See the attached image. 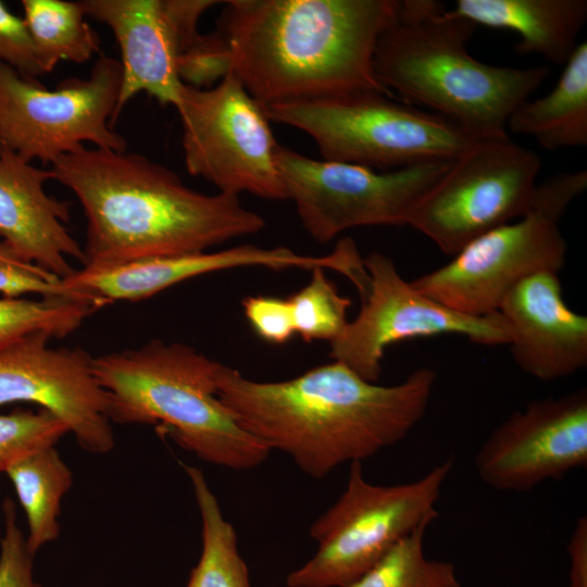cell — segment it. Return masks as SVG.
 <instances>
[{"mask_svg": "<svg viewBox=\"0 0 587 587\" xmlns=\"http://www.w3.org/2000/svg\"><path fill=\"white\" fill-rule=\"evenodd\" d=\"M450 12L476 26L519 34L515 51L565 64L587 20L586 0H458Z\"/></svg>", "mask_w": 587, "mask_h": 587, "instance_id": "20", "label": "cell"}, {"mask_svg": "<svg viewBox=\"0 0 587 587\" xmlns=\"http://www.w3.org/2000/svg\"><path fill=\"white\" fill-rule=\"evenodd\" d=\"M179 114L184 162L189 174L218 192H248L288 200L277 170L276 142L263 108L228 72L210 88L183 84L174 107Z\"/></svg>", "mask_w": 587, "mask_h": 587, "instance_id": "9", "label": "cell"}, {"mask_svg": "<svg viewBox=\"0 0 587 587\" xmlns=\"http://www.w3.org/2000/svg\"><path fill=\"white\" fill-rule=\"evenodd\" d=\"M586 187V170L560 173L539 185H535L528 212L539 213L559 223L571 202Z\"/></svg>", "mask_w": 587, "mask_h": 587, "instance_id": "34", "label": "cell"}, {"mask_svg": "<svg viewBox=\"0 0 587 587\" xmlns=\"http://www.w3.org/2000/svg\"><path fill=\"white\" fill-rule=\"evenodd\" d=\"M369 275L357 317L330 342L329 357L363 379L377 383L386 349L405 339L445 334L484 346H508L510 328L500 312L484 316L458 313L416 290L391 258L372 252L363 259Z\"/></svg>", "mask_w": 587, "mask_h": 587, "instance_id": "12", "label": "cell"}, {"mask_svg": "<svg viewBox=\"0 0 587 587\" xmlns=\"http://www.w3.org/2000/svg\"><path fill=\"white\" fill-rule=\"evenodd\" d=\"M50 165L87 220L83 267L203 252L265 226L238 196L199 192L137 152L84 146Z\"/></svg>", "mask_w": 587, "mask_h": 587, "instance_id": "2", "label": "cell"}, {"mask_svg": "<svg viewBox=\"0 0 587 587\" xmlns=\"http://www.w3.org/2000/svg\"><path fill=\"white\" fill-rule=\"evenodd\" d=\"M498 312L508 322V346L524 373L554 380L586 367L587 317L565 303L558 273L542 271L522 279Z\"/></svg>", "mask_w": 587, "mask_h": 587, "instance_id": "18", "label": "cell"}, {"mask_svg": "<svg viewBox=\"0 0 587 587\" xmlns=\"http://www.w3.org/2000/svg\"><path fill=\"white\" fill-rule=\"evenodd\" d=\"M51 339L37 333L0 350V405L37 404L62 420L85 451L110 452L109 397L93 374V357L79 347L52 348Z\"/></svg>", "mask_w": 587, "mask_h": 587, "instance_id": "15", "label": "cell"}, {"mask_svg": "<svg viewBox=\"0 0 587 587\" xmlns=\"http://www.w3.org/2000/svg\"><path fill=\"white\" fill-rule=\"evenodd\" d=\"M99 307L87 299L53 297L39 300L0 298V350L37 333L65 338Z\"/></svg>", "mask_w": 587, "mask_h": 587, "instance_id": "25", "label": "cell"}, {"mask_svg": "<svg viewBox=\"0 0 587 587\" xmlns=\"http://www.w3.org/2000/svg\"><path fill=\"white\" fill-rule=\"evenodd\" d=\"M0 539H1V534H0Z\"/></svg>", "mask_w": 587, "mask_h": 587, "instance_id": "36", "label": "cell"}, {"mask_svg": "<svg viewBox=\"0 0 587 587\" xmlns=\"http://www.w3.org/2000/svg\"><path fill=\"white\" fill-rule=\"evenodd\" d=\"M263 110L270 121L308 134L323 160L372 170L453 161L486 140L442 115L369 90L276 103Z\"/></svg>", "mask_w": 587, "mask_h": 587, "instance_id": "6", "label": "cell"}, {"mask_svg": "<svg viewBox=\"0 0 587 587\" xmlns=\"http://www.w3.org/2000/svg\"><path fill=\"white\" fill-rule=\"evenodd\" d=\"M218 366L188 345L159 339L92 359L112 423L159 424L204 462L251 470L271 451L220 400Z\"/></svg>", "mask_w": 587, "mask_h": 587, "instance_id": "5", "label": "cell"}, {"mask_svg": "<svg viewBox=\"0 0 587 587\" xmlns=\"http://www.w3.org/2000/svg\"><path fill=\"white\" fill-rule=\"evenodd\" d=\"M566 251L559 223L528 212L475 238L450 262L411 284L458 313L489 315L522 279L542 271L559 273Z\"/></svg>", "mask_w": 587, "mask_h": 587, "instance_id": "13", "label": "cell"}, {"mask_svg": "<svg viewBox=\"0 0 587 587\" xmlns=\"http://www.w3.org/2000/svg\"><path fill=\"white\" fill-rule=\"evenodd\" d=\"M216 32L229 72L262 107L354 91L395 95L373 67L399 0H230Z\"/></svg>", "mask_w": 587, "mask_h": 587, "instance_id": "3", "label": "cell"}, {"mask_svg": "<svg viewBox=\"0 0 587 587\" xmlns=\"http://www.w3.org/2000/svg\"><path fill=\"white\" fill-rule=\"evenodd\" d=\"M51 179L50 168L0 146V236L22 259L63 279L75 271L68 258L83 264L84 251L64 225L70 202L45 190Z\"/></svg>", "mask_w": 587, "mask_h": 587, "instance_id": "19", "label": "cell"}, {"mask_svg": "<svg viewBox=\"0 0 587 587\" xmlns=\"http://www.w3.org/2000/svg\"><path fill=\"white\" fill-rule=\"evenodd\" d=\"M452 161L415 164L378 173L315 160L278 146L276 165L288 200L307 233L320 243L359 226L408 225L415 205Z\"/></svg>", "mask_w": 587, "mask_h": 587, "instance_id": "10", "label": "cell"}, {"mask_svg": "<svg viewBox=\"0 0 587 587\" xmlns=\"http://www.w3.org/2000/svg\"><path fill=\"white\" fill-rule=\"evenodd\" d=\"M484 484L529 491L587 465V391L530 401L486 438L474 458Z\"/></svg>", "mask_w": 587, "mask_h": 587, "instance_id": "14", "label": "cell"}, {"mask_svg": "<svg viewBox=\"0 0 587 587\" xmlns=\"http://www.w3.org/2000/svg\"><path fill=\"white\" fill-rule=\"evenodd\" d=\"M228 72V49L216 30L208 35L199 34L178 58L182 83L195 88H210Z\"/></svg>", "mask_w": 587, "mask_h": 587, "instance_id": "30", "label": "cell"}, {"mask_svg": "<svg viewBox=\"0 0 587 587\" xmlns=\"http://www.w3.org/2000/svg\"><path fill=\"white\" fill-rule=\"evenodd\" d=\"M428 527L400 539L377 563L348 587H461L453 563L426 558Z\"/></svg>", "mask_w": 587, "mask_h": 587, "instance_id": "26", "label": "cell"}, {"mask_svg": "<svg viewBox=\"0 0 587 587\" xmlns=\"http://www.w3.org/2000/svg\"><path fill=\"white\" fill-rule=\"evenodd\" d=\"M27 522L26 545L33 557L59 538L61 501L73 475L55 446L33 452L8 467Z\"/></svg>", "mask_w": 587, "mask_h": 587, "instance_id": "22", "label": "cell"}, {"mask_svg": "<svg viewBox=\"0 0 587 587\" xmlns=\"http://www.w3.org/2000/svg\"><path fill=\"white\" fill-rule=\"evenodd\" d=\"M245 315L259 337L275 345L287 342L295 334L288 299L249 296L242 300Z\"/></svg>", "mask_w": 587, "mask_h": 587, "instance_id": "33", "label": "cell"}, {"mask_svg": "<svg viewBox=\"0 0 587 587\" xmlns=\"http://www.w3.org/2000/svg\"><path fill=\"white\" fill-rule=\"evenodd\" d=\"M23 20L46 65L84 63L100 51V39L80 1L22 0Z\"/></svg>", "mask_w": 587, "mask_h": 587, "instance_id": "24", "label": "cell"}, {"mask_svg": "<svg viewBox=\"0 0 587 587\" xmlns=\"http://www.w3.org/2000/svg\"><path fill=\"white\" fill-rule=\"evenodd\" d=\"M452 466L447 459L416 480L375 485L364 478L361 462H351L345 491L311 525L317 551L288 574L287 587H348L400 539L437 519Z\"/></svg>", "mask_w": 587, "mask_h": 587, "instance_id": "7", "label": "cell"}, {"mask_svg": "<svg viewBox=\"0 0 587 587\" xmlns=\"http://www.w3.org/2000/svg\"><path fill=\"white\" fill-rule=\"evenodd\" d=\"M87 16L105 24L121 52L122 87L112 125L124 107L146 92L175 107L183 83L182 51L200 34L201 15L212 0H80Z\"/></svg>", "mask_w": 587, "mask_h": 587, "instance_id": "16", "label": "cell"}, {"mask_svg": "<svg viewBox=\"0 0 587 587\" xmlns=\"http://www.w3.org/2000/svg\"><path fill=\"white\" fill-rule=\"evenodd\" d=\"M201 517L202 550L187 587H250L249 572L239 553L237 535L224 517L218 501L203 473L183 465Z\"/></svg>", "mask_w": 587, "mask_h": 587, "instance_id": "23", "label": "cell"}, {"mask_svg": "<svg viewBox=\"0 0 587 587\" xmlns=\"http://www.w3.org/2000/svg\"><path fill=\"white\" fill-rule=\"evenodd\" d=\"M555 87L525 100L510 115L507 128L530 136L549 150L587 145V42H579L564 64Z\"/></svg>", "mask_w": 587, "mask_h": 587, "instance_id": "21", "label": "cell"}, {"mask_svg": "<svg viewBox=\"0 0 587 587\" xmlns=\"http://www.w3.org/2000/svg\"><path fill=\"white\" fill-rule=\"evenodd\" d=\"M0 292L4 297L36 294L42 298L87 299L65 286L62 278L22 259L5 241H0ZM100 308V307H99Z\"/></svg>", "mask_w": 587, "mask_h": 587, "instance_id": "29", "label": "cell"}, {"mask_svg": "<svg viewBox=\"0 0 587 587\" xmlns=\"http://www.w3.org/2000/svg\"><path fill=\"white\" fill-rule=\"evenodd\" d=\"M311 272L309 283L288 299L295 333L307 342H332L349 322L347 312L351 301L338 292L335 284L326 277L324 268L315 267Z\"/></svg>", "mask_w": 587, "mask_h": 587, "instance_id": "27", "label": "cell"}, {"mask_svg": "<svg viewBox=\"0 0 587 587\" xmlns=\"http://www.w3.org/2000/svg\"><path fill=\"white\" fill-rule=\"evenodd\" d=\"M245 266L310 271L322 267L341 273L345 259L338 249L326 255L313 257L285 247L241 245L214 252L150 258L109 267H82L62 280L74 292L91 298L102 307L111 301L137 302L184 280Z\"/></svg>", "mask_w": 587, "mask_h": 587, "instance_id": "17", "label": "cell"}, {"mask_svg": "<svg viewBox=\"0 0 587 587\" xmlns=\"http://www.w3.org/2000/svg\"><path fill=\"white\" fill-rule=\"evenodd\" d=\"M567 553L570 559L569 586L587 587V519H577L572 530Z\"/></svg>", "mask_w": 587, "mask_h": 587, "instance_id": "35", "label": "cell"}, {"mask_svg": "<svg viewBox=\"0 0 587 587\" xmlns=\"http://www.w3.org/2000/svg\"><path fill=\"white\" fill-rule=\"evenodd\" d=\"M540 166L534 151L509 137L483 140L452 161L415 205L408 225L454 255L528 212Z\"/></svg>", "mask_w": 587, "mask_h": 587, "instance_id": "11", "label": "cell"}, {"mask_svg": "<svg viewBox=\"0 0 587 587\" xmlns=\"http://www.w3.org/2000/svg\"><path fill=\"white\" fill-rule=\"evenodd\" d=\"M121 87V63L104 53L88 78L68 77L54 89L0 62V146L42 164L87 142L125 151L127 141L112 125Z\"/></svg>", "mask_w": 587, "mask_h": 587, "instance_id": "8", "label": "cell"}, {"mask_svg": "<svg viewBox=\"0 0 587 587\" xmlns=\"http://www.w3.org/2000/svg\"><path fill=\"white\" fill-rule=\"evenodd\" d=\"M437 374L421 367L390 386L333 361L286 380L257 382L220 363L217 396L270 451L321 479L403 440L423 419Z\"/></svg>", "mask_w": 587, "mask_h": 587, "instance_id": "1", "label": "cell"}, {"mask_svg": "<svg viewBox=\"0 0 587 587\" xmlns=\"http://www.w3.org/2000/svg\"><path fill=\"white\" fill-rule=\"evenodd\" d=\"M475 27L440 1L400 0L377 39L374 72L391 93L435 110L472 135L505 138L510 115L550 71L477 61L466 50Z\"/></svg>", "mask_w": 587, "mask_h": 587, "instance_id": "4", "label": "cell"}, {"mask_svg": "<svg viewBox=\"0 0 587 587\" xmlns=\"http://www.w3.org/2000/svg\"><path fill=\"white\" fill-rule=\"evenodd\" d=\"M0 62L25 77L37 79L51 73L38 52L23 17L0 1Z\"/></svg>", "mask_w": 587, "mask_h": 587, "instance_id": "32", "label": "cell"}, {"mask_svg": "<svg viewBox=\"0 0 587 587\" xmlns=\"http://www.w3.org/2000/svg\"><path fill=\"white\" fill-rule=\"evenodd\" d=\"M2 509L4 532L0 539V587H42L34 576V557L17 524L15 503L7 498Z\"/></svg>", "mask_w": 587, "mask_h": 587, "instance_id": "31", "label": "cell"}, {"mask_svg": "<svg viewBox=\"0 0 587 587\" xmlns=\"http://www.w3.org/2000/svg\"><path fill=\"white\" fill-rule=\"evenodd\" d=\"M68 433L64 422L45 409L0 414V473L33 452L57 446Z\"/></svg>", "mask_w": 587, "mask_h": 587, "instance_id": "28", "label": "cell"}]
</instances>
